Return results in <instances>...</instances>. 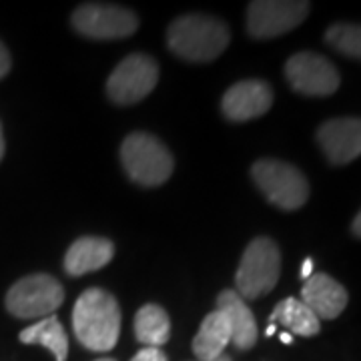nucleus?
I'll return each mask as SVG.
<instances>
[{
  "instance_id": "26",
  "label": "nucleus",
  "mask_w": 361,
  "mask_h": 361,
  "mask_svg": "<svg viewBox=\"0 0 361 361\" xmlns=\"http://www.w3.org/2000/svg\"><path fill=\"white\" fill-rule=\"evenodd\" d=\"M4 157V137H2V127H0V161Z\"/></svg>"
},
{
  "instance_id": "19",
  "label": "nucleus",
  "mask_w": 361,
  "mask_h": 361,
  "mask_svg": "<svg viewBox=\"0 0 361 361\" xmlns=\"http://www.w3.org/2000/svg\"><path fill=\"white\" fill-rule=\"evenodd\" d=\"M135 336L147 348L165 345L171 337V322L161 305L149 303L135 315Z\"/></svg>"
},
{
  "instance_id": "2",
  "label": "nucleus",
  "mask_w": 361,
  "mask_h": 361,
  "mask_svg": "<svg viewBox=\"0 0 361 361\" xmlns=\"http://www.w3.org/2000/svg\"><path fill=\"white\" fill-rule=\"evenodd\" d=\"M167 44L177 56L191 63L215 61L229 44V30L223 20L207 14H185L173 20Z\"/></svg>"
},
{
  "instance_id": "29",
  "label": "nucleus",
  "mask_w": 361,
  "mask_h": 361,
  "mask_svg": "<svg viewBox=\"0 0 361 361\" xmlns=\"http://www.w3.org/2000/svg\"><path fill=\"white\" fill-rule=\"evenodd\" d=\"M97 361H116V360H109V357H103V360H97Z\"/></svg>"
},
{
  "instance_id": "13",
  "label": "nucleus",
  "mask_w": 361,
  "mask_h": 361,
  "mask_svg": "<svg viewBox=\"0 0 361 361\" xmlns=\"http://www.w3.org/2000/svg\"><path fill=\"white\" fill-rule=\"evenodd\" d=\"M345 287L327 273H313L301 289V301L317 319H336L348 305Z\"/></svg>"
},
{
  "instance_id": "27",
  "label": "nucleus",
  "mask_w": 361,
  "mask_h": 361,
  "mask_svg": "<svg viewBox=\"0 0 361 361\" xmlns=\"http://www.w3.org/2000/svg\"><path fill=\"white\" fill-rule=\"evenodd\" d=\"M275 329H277V327H275V323H271L269 327H267V331H265V336L271 337V336H273V334H275Z\"/></svg>"
},
{
  "instance_id": "1",
  "label": "nucleus",
  "mask_w": 361,
  "mask_h": 361,
  "mask_svg": "<svg viewBox=\"0 0 361 361\" xmlns=\"http://www.w3.org/2000/svg\"><path fill=\"white\" fill-rule=\"evenodd\" d=\"M73 329L77 339L90 351H109L121 336V307L109 291L90 287L75 303Z\"/></svg>"
},
{
  "instance_id": "14",
  "label": "nucleus",
  "mask_w": 361,
  "mask_h": 361,
  "mask_svg": "<svg viewBox=\"0 0 361 361\" xmlns=\"http://www.w3.org/2000/svg\"><path fill=\"white\" fill-rule=\"evenodd\" d=\"M217 310L227 317V322L231 325V343L235 348L247 351L257 343V322L251 310L247 307L245 299L237 291L233 289L221 291L217 297Z\"/></svg>"
},
{
  "instance_id": "17",
  "label": "nucleus",
  "mask_w": 361,
  "mask_h": 361,
  "mask_svg": "<svg viewBox=\"0 0 361 361\" xmlns=\"http://www.w3.org/2000/svg\"><path fill=\"white\" fill-rule=\"evenodd\" d=\"M269 319L271 323H281L285 329L291 331V336L313 337L322 329V323L315 317V313L297 297H287L279 301Z\"/></svg>"
},
{
  "instance_id": "3",
  "label": "nucleus",
  "mask_w": 361,
  "mask_h": 361,
  "mask_svg": "<svg viewBox=\"0 0 361 361\" xmlns=\"http://www.w3.org/2000/svg\"><path fill=\"white\" fill-rule=\"evenodd\" d=\"M121 161L130 179L142 187L163 185L173 173L169 149L149 133H133L121 145Z\"/></svg>"
},
{
  "instance_id": "7",
  "label": "nucleus",
  "mask_w": 361,
  "mask_h": 361,
  "mask_svg": "<svg viewBox=\"0 0 361 361\" xmlns=\"http://www.w3.org/2000/svg\"><path fill=\"white\" fill-rule=\"evenodd\" d=\"M71 23L82 37L99 40L125 39L139 28V18L133 11L104 2L80 4L71 16Z\"/></svg>"
},
{
  "instance_id": "4",
  "label": "nucleus",
  "mask_w": 361,
  "mask_h": 361,
  "mask_svg": "<svg viewBox=\"0 0 361 361\" xmlns=\"http://www.w3.org/2000/svg\"><path fill=\"white\" fill-rule=\"evenodd\" d=\"M281 275V251L269 237H257L247 245L235 275L237 293L243 299H259L273 291Z\"/></svg>"
},
{
  "instance_id": "20",
  "label": "nucleus",
  "mask_w": 361,
  "mask_h": 361,
  "mask_svg": "<svg viewBox=\"0 0 361 361\" xmlns=\"http://www.w3.org/2000/svg\"><path fill=\"white\" fill-rule=\"evenodd\" d=\"M325 42L349 59L361 61V25L337 23L329 26L325 32Z\"/></svg>"
},
{
  "instance_id": "11",
  "label": "nucleus",
  "mask_w": 361,
  "mask_h": 361,
  "mask_svg": "<svg viewBox=\"0 0 361 361\" xmlns=\"http://www.w3.org/2000/svg\"><path fill=\"white\" fill-rule=\"evenodd\" d=\"M317 142L331 165H348L361 157V118H331L317 129Z\"/></svg>"
},
{
  "instance_id": "5",
  "label": "nucleus",
  "mask_w": 361,
  "mask_h": 361,
  "mask_svg": "<svg viewBox=\"0 0 361 361\" xmlns=\"http://www.w3.org/2000/svg\"><path fill=\"white\" fill-rule=\"evenodd\" d=\"M251 177L267 201L283 211H295L310 199L305 175L285 161L261 159L251 167Z\"/></svg>"
},
{
  "instance_id": "18",
  "label": "nucleus",
  "mask_w": 361,
  "mask_h": 361,
  "mask_svg": "<svg viewBox=\"0 0 361 361\" xmlns=\"http://www.w3.org/2000/svg\"><path fill=\"white\" fill-rule=\"evenodd\" d=\"M18 339L26 345L47 348L56 361H65L68 355V339H66L65 327L61 325L56 315H49V317L40 319L39 323L23 329Z\"/></svg>"
},
{
  "instance_id": "24",
  "label": "nucleus",
  "mask_w": 361,
  "mask_h": 361,
  "mask_svg": "<svg viewBox=\"0 0 361 361\" xmlns=\"http://www.w3.org/2000/svg\"><path fill=\"white\" fill-rule=\"evenodd\" d=\"M351 231H353L355 237H360L361 239V211L355 215V219H353V223H351Z\"/></svg>"
},
{
  "instance_id": "10",
  "label": "nucleus",
  "mask_w": 361,
  "mask_h": 361,
  "mask_svg": "<svg viewBox=\"0 0 361 361\" xmlns=\"http://www.w3.org/2000/svg\"><path fill=\"white\" fill-rule=\"evenodd\" d=\"M285 77L291 89L305 97H329L339 89L336 65L317 52H297L285 63Z\"/></svg>"
},
{
  "instance_id": "15",
  "label": "nucleus",
  "mask_w": 361,
  "mask_h": 361,
  "mask_svg": "<svg viewBox=\"0 0 361 361\" xmlns=\"http://www.w3.org/2000/svg\"><path fill=\"white\" fill-rule=\"evenodd\" d=\"M115 255V245L103 237H80L68 247L65 255V271L80 277L92 271L103 269Z\"/></svg>"
},
{
  "instance_id": "21",
  "label": "nucleus",
  "mask_w": 361,
  "mask_h": 361,
  "mask_svg": "<svg viewBox=\"0 0 361 361\" xmlns=\"http://www.w3.org/2000/svg\"><path fill=\"white\" fill-rule=\"evenodd\" d=\"M130 361H169L159 348H142Z\"/></svg>"
},
{
  "instance_id": "22",
  "label": "nucleus",
  "mask_w": 361,
  "mask_h": 361,
  "mask_svg": "<svg viewBox=\"0 0 361 361\" xmlns=\"http://www.w3.org/2000/svg\"><path fill=\"white\" fill-rule=\"evenodd\" d=\"M11 71V54L6 51V47L0 42V78H4Z\"/></svg>"
},
{
  "instance_id": "9",
  "label": "nucleus",
  "mask_w": 361,
  "mask_h": 361,
  "mask_svg": "<svg viewBox=\"0 0 361 361\" xmlns=\"http://www.w3.org/2000/svg\"><path fill=\"white\" fill-rule=\"evenodd\" d=\"M159 80V65L149 54H130L111 73L106 92L116 104H135L149 97Z\"/></svg>"
},
{
  "instance_id": "16",
  "label": "nucleus",
  "mask_w": 361,
  "mask_h": 361,
  "mask_svg": "<svg viewBox=\"0 0 361 361\" xmlns=\"http://www.w3.org/2000/svg\"><path fill=\"white\" fill-rule=\"evenodd\" d=\"M231 343V325L219 310L207 315L193 339V351L197 360L215 361L223 355L225 348Z\"/></svg>"
},
{
  "instance_id": "28",
  "label": "nucleus",
  "mask_w": 361,
  "mask_h": 361,
  "mask_svg": "<svg viewBox=\"0 0 361 361\" xmlns=\"http://www.w3.org/2000/svg\"><path fill=\"white\" fill-rule=\"evenodd\" d=\"M215 361H231V360H229L227 355H221V357H217V360H215Z\"/></svg>"
},
{
  "instance_id": "12",
  "label": "nucleus",
  "mask_w": 361,
  "mask_h": 361,
  "mask_svg": "<svg viewBox=\"0 0 361 361\" xmlns=\"http://www.w3.org/2000/svg\"><path fill=\"white\" fill-rule=\"evenodd\" d=\"M273 104V90L265 82L259 78H249V80H241L237 85H233L231 89L223 94V115L229 121H251L257 116L265 115Z\"/></svg>"
},
{
  "instance_id": "6",
  "label": "nucleus",
  "mask_w": 361,
  "mask_h": 361,
  "mask_svg": "<svg viewBox=\"0 0 361 361\" xmlns=\"http://www.w3.org/2000/svg\"><path fill=\"white\" fill-rule=\"evenodd\" d=\"M65 301V289L52 275L35 273L23 277L6 293V310L18 319L49 317Z\"/></svg>"
},
{
  "instance_id": "25",
  "label": "nucleus",
  "mask_w": 361,
  "mask_h": 361,
  "mask_svg": "<svg viewBox=\"0 0 361 361\" xmlns=\"http://www.w3.org/2000/svg\"><path fill=\"white\" fill-rule=\"evenodd\" d=\"M279 339L283 341L285 345H289V343H293V336H291V334H287V331H285V334H281V336H279Z\"/></svg>"
},
{
  "instance_id": "23",
  "label": "nucleus",
  "mask_w": 361,
  "mask_h": 361,
  "mask_svg": "<svg viewBox=\"0 0 361 361\" xmlns=\"http://www.w3.org/2000/svg\"><path fill=\"white\" fill-rule=\"evenodd\" d=\"M311 275H313V259L307 257L305 261H303V267H301V277L307 281Z\"/></svg>"
},
{
  "instance_id": "8",
  "label": "nucleus",
  "mask_w": 361,
  "mask_h": 361,
  "mask_svg": "<svg viewBox=\"0 0 361 361\" xmlns=\"http://www.w3.org/2000/svg\"><path fill=\"white\" fill-rule=\"evenodd\" d=\"M310 11L303 0H255L247 8V30L253 39H275L297 28Z\"/></svg>"
}]
</instances>
